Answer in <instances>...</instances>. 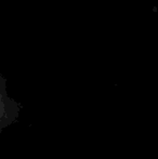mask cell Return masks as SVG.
<instances>
[]
</instances>
